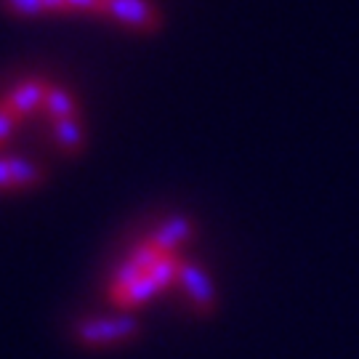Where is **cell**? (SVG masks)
<instances>
[{"label": "cell", "instance_id": "6da1fadb", "mask_svg": "<svg viewBox=\"0 0 359 359\" xmlns=\"http://www.w3.org/2000/svg\"><path fill=\"white\" fill-rule=\"evenodd\" d=\"M194 226L187 218H170L160 229L149 231L128 250V256L112 271L104 298L117 311L147 306L152 298L184 283L192 258L187 245L192 240Z\"/></svg>", "mask_w": 359, "mask_h": 359}, {"label": "cell", "instance_id": "7a4b0ae2", "mask_svg": "<svg viewBox=\"0 0 359 359\" xmlns=\"http://www.w3.org/2000/svg\"><path fill=\"white\" fill-rule=\"evenodd\" d=\"M139 335V322L128 317H109V320H86L77 325V341L83 346L104 348V346H120L128 344Z\"/></svg>", "mask_w": 359, "mask_h": 359}, {"label": "cell", "instance_id": "3957f363", "mask_svg": "<svg viewBox=\"0 0 359 359\" xmlns=\"http://www.w3.org/2000/svg\"><path fill=\"white\" fill-rule=\"evenodd\" d=\"M107 19L144 35H154L163 27V16L149 0H107Z\"/></svg>", "mask_w": 359, "mask_h": 359}, {"label": "cell", "instance_id": "277c9868", "mask_svg": "<svg viewBox=\"0 0 359 359\" xmlns=\"http://www.w3.org/2000/svg\"><path fill=\"white\" fill-rule=\"evenodd\" d=\"M51 77L43 75H29L16 80L11 88L3 93V99L11 104L19 115L25 117V123L29 117L43 115V107H46V96L51 90Z\"/></svg>", "mask_w": 359, "mask_h": 359}, {"label": "cell", "instance_id": "5b68a950", "mask_svg": "<svg viewBox=\"0 0 359 359\" xmlns=\"http://www.w3.org/2000/svg\"><path fill=\"white\" fill-rule=\"evenodd\" d=\"M46 181V168L27 157H6L0 154V194L29 192Z\"/></svg>", "mask_w": 359, "mask_h": 359}, {"label": "cell", "instance_id": "8992f818", "mask_svg": "<svg viewBox=\"0 0 359 359\" xmlns=\"http://www.w3.org/2000/svg\"><path fill=\"white\" fill-rule=\"evenodd\" d=\"M51 128V139L53 147L65 157H77L86 149V128H83V117L77 120H62V123H53L48 126Z\"/></svg>", "mask_w": 359, "mask_h": 359}, {"label": "cell", "instance_id": "52a82bcc", "mask_svg": "<svg viewBox=\"0 0 359 359\" xmlns=\"http://www.w3.org/2000/svg\"><path fill=\"white\" fill-rule=\"evenodd\" d=\"M22 126H25V117L19 115L11 104L3 99V93H0V152L16 136V130L22 128Z\"/></svg>", "mask_w": 359, "mask_h": 359}, {"label": "cell", "instance_id": "ba28073f", "mask_svg": "<svg viewBox=\"0 0 359 359\" xmlns=\"http://www.w3.org/2000/svg\"><path fill=\"white\" fill-rule=\"evenodd\" d=\"M65 13H90L107 19V0H65Z\"/></svg>", "mask_w": 359, "mask_h": 359}, {"label": "cell", "instance_id": "9c48e42d", "mask_svg": "<svg viewBox=\"0 0 359 359\" xmlns=\"http://www.w3.org/2000/svg\"><path fill=\"white\" fill-rule=\"evenodd\" d=\"M3 8L13 16H43L40 0H3Z\"/></svg>", "mask_w": 359, "mask_h": 359}, {"label": "cell", "instance_id": "30bf717a", "mask_svg": "<svg viewBox=\"0 0 359 359\" xmlns=\"http://www.w3.org/2000/svg\"><path fill=\"white\" fill-rule=\"evenodd\" d=\"M43 13H65V0H40Z\"/></svg>", "mask_w": 359, "mask_h": 359}]
</instances>
